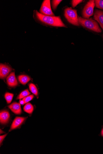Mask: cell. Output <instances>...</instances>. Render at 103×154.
Listing matches in <instances>:
<instances>
[{"mask_svg":"<svg viewBox=\"0 0 103 154\" xmlns=\"http://www.w3.org/2000/svg\"><path fill=\"white\" fill-rule=\"evenodd\" d=\"M34 18L37 22L44 25L67 27L59 16H46L42 14L37 10H34Z\"/></svg>","mask_w":103,"mask_h":154,"instance_id":"obj_1","label":"cell"},{"mask_svg":"<svg viewBox=\"0 0 103 154\" xmlns=\"http://www.w3.org/2000/svg\"><path fill=\"white\" fill-rule=\"evenodd\" d=\"M78 19L80 24L82 26L96 32H101L98 23L92 18L87 19L78 16Z\"/></svg>","mask_w":103,"mask_h":154,"instance_id":"obj_2","label":"cell"},{"mask_svg":"<svg viewBox=\"0 0 103 154\" xmlns=\"http://www.w3.org/2000/svg\"><path fill=\"white\" fill-rule=\"evenodd\" d=\"M64 15L69 23L75 26H80L76 10L72 9L71 8H66L64 10Z\"/></svg>","mask_w":103,"mask_h":154,"instance_id":"obj_3","label":"cell"},{"mask_svg":"<svg viewBox=\"0 0 103 154\" xmlns=\"http://www.w3.org/2000/svg\"><path fill=\"white\" fill-rule=\"evenodd\" d=\"M95 6V1L93 0H91L87 3L82 12L83 18L89 19L90 17L93 16Z\"/></svg>","mask_w":103,"mask_h":154,"instance_id":"obj_4","label":"cell"},{"mask_svg":"<svg viewBox=\"0 0 103 154\" xmlns=\"http://www.w3.org/2000/svg\"><path fill=\"white\" fill-rule=\"evenodd\" d=\"M39 11L40 13L43 15L55 16L51 8L50 0H45L43 1Z\"/></svg>","mask_w":103,"mask_h":154,"instance_id":"obj_5","label":"cell"},{"mask_svg":"<svg viewBox=\"0 0 103 154\" xmlns=\"http://www.w3.org/2000/svg\"><path fill=\"white\" fill-rule=\"evenodd\" d=\"M13 69L9 65L1 63L0 65V78L5 79L13 70Z\"/></svg>","mask_w":103,"mask_h":154,"instance_id":"obj_6","label":"cell"},{"mask_svg":"<svg viewBox=\"0 0 103 154\" xmlns=\"http://www.w3.org/2000/svg\"><path fill=\"white\" fill-rule=\"evenodd\" d=\"M6 80L8 85L10 87H16L18 85V82L14 72L10 73L7 77Z\"/></svg>","mask_w":103,"mask_h":154,"instance_id":"obj_7","label":"cell"},{"mask_svg":"<svg viewBox=\"0 0 103 154\" xmlns=\"http://www.w3.org/2000/svg\"><path fill=\"white\" fill-rule=\"evenodd\" d=\"M27 118V117H16L14 120L11 125L9 131L10 132L19 127Z\"/></svg>","mask_w":103,"mask_h":154,"instance_id":"obj_8","label":"cell"},{"mask_svg":"<svg viewBox=\"0 0 103 154\" xmlns=\"http://www.w3.org/2000/svg\"><path fill=\"white\" fill-rule=\"evenodd\" d=\"M10 118V114L9 112L6 110H3L0 113V122L2 124H7Z\"/></svg>","mask_w":103,"mask_h":154,"instance_id":"obj_9","label":"cell"},{"mask_svg":"<svg viewBox=\"0 0 103 154\" xmlns=\"http://www.w3.org/2000/svg\"><path fill=\"white\" fill-rule=\"evenodd\" d=\"M8 107L14 114L19 115L22 113V111L20 103L17 102L13 103L9 105Z\"/></svg>","mask_w":103,"mask_h":154,"instance_id":"obj_10","label":"cell"},{"mask_svg":"<svg viewBox=\"0 0 103 154\" xmlns=\"http://www.w3.org/2000/svg\"><path fill=\"white\" fill-rule=\"evenodd\" d=\"M94 18V19L99 23L103 30V11L95 10Z\"/></svg>","mask_w":103,"mask_h":154,"instance_id":"obj_11","label":"cell"},{"mask_svg":"<svg viewBox=\"0 0 103 154\" xmlns=\"http://www.w3.org/2000/svg\"><path fill=\"white\" fill-rule=\"evenodd\" d=\"M18 79L19 82L23 85H25L26 84L30 81L31 79L30 77L25 75H21L18 77Z\"/></svg>","mask_w":103,"mask_h":154,"instance_id":"obj_12","label":"cell"},{"mask_svg":"<svg viewBox=\"0 0 103 154\" xmlns=\"http://www.w3.org/2000/svg\"><path fill=\"white\" fill-rule=\"evenodd\" d=\"M24 110L28 114H31L34 110V106L30 103H27L24 106Z\"/></svg>","mask_w":103,"mask_h":154,"instance_id":"obj_13","label":"cell"},{"mask_svg":"<svg viewBox=\"0 0 103 154\" xmlns=\"http://www.w3.org/2000/svg\"><path fill=\"white\" fill-rule=\"evenodd\" d=\"M29 89L31 92L34 95L37 96L38 94V89L34 84L31 83L29 85Z\"/></svg>","mask_w":103,"mask_h":154,"instance_id":"obj_14","label":"cell"},{"mask_svg":"<svg viewBox=\"0 0 103 154\" xmlns=\"http://www.w3.org/2000/svg\"><path fill=\"white\" fill-rule=\"evenodd\" d=\"M31 93L29 92L28 89H26L22 92L18 96L17 98V100H21L23 99L25 97L30 95Z\"/></svg>","mask_w":103,"mask_h":154,"instance_id":"obj_15","label":"cell"},{"mask_svg":"<svg viewBox=\"0 0 103 154\" xmlns=\"http://www.w3.org/2000/svg\"><path fill=\"white\" fill-rule=\"evenodd\" d=\"M14 94L9 92L6 93L5 95V97L8 104H10L11 102Z\"/></svg>","mask_w":103,"mask_h":154,"instance_id":"obj_16","label":"cell"},{"mask_svg":"<svg viewBox=\"0 0 103 154\" xmlns=\"http://www.w3.org/2000/svg\"><path fill=\"white\" fill-rule=\"evenodd\" d=\"M95 3L96 8L103 10V0H95Z\"/></svg>","mask_w":103,"mask_h":154,"instance_id":"obj_17","label":"cell"},{"mask_svg":"<svg viewBox=\"0 0 103 154\" xmlns=\"http://www.w3.org/2000/svg\"><path fill=\"white\" fill-rule=\"evenodd\" d=\"M34 97V94H31L24 98L23 100L24 102V104L32 100L33 99Z\"/></svg>","mask_w":103,"mask_h":154,"instance_id":"obj_18","label":"cell"},{"mask_svg":"<svg viewBox=\"0 0 103 154\" xmlns=\"http://www.w3.org/2000/svg\"><path fill=\"white\" fill-rule=\"evenodd\" d=\"M62 1L61 0H53L52 1V7L53 9L55 10Z\"/></svg>","mask_w":103,"mask_h":154,"instance_id":"obj_19","label":"cell"},{"mask_svg":"<svg viewBox=\"0 0 103 154\" xmlns=\"http://www.w3.org/2000/svg\"><path fill=\"white\" fill-rule=\"evenodd\" d=\"M82 0H73L72 1V8H75L78 5L80 4L82 2Z\"/></svg>","mask_w":103,"mask_h":154,"instance_id":"obj_20","label":"cell"},{"mask_svg":"<svg viewBox=\"0 0 103 154\" xmlns=\"http://www.w3.org/2000/svg\"><path fill=\"white\" fill-rule=\"evenodd\" d=\"M8 135V134H6L3 135L1 136H0V144H1V145L3 143V141L4 140L5 137L7 136Z\"/></svg>","mask_w":103,"mask_h":154,"instance_id":"obj_21","label":"cell"},{"mask_svg":"<svg viewBox=\"0 0 103 154\" xmlns=\"http://www.w3.org/2000/svg\"><path fill=\"white\" fill-rule=\"evenodd\" d=\"M19 102H20L19 103L21 104V105H23L24 104V102L23 100H20Z\"/></svg>","mask_w":103,"mask_h":154,"instance_id":"obj_22","label":"cell"},{"mask_svg":"<svg viewBox=\"0 0 103 154\" xmlns=\"http://www.w3.org/2000/svg\"><path fill=\"white\" fill-rule=\"evenodd\" d=\"M101 135L103 137V128L102 129L101 133Z\"/></svg>","mask_w":103,"mask_h":154,"instance_id":"obj_23","label":"cell"},{"mask_svg":"<svg viewBox=\"0 0 103 154\" xmlns=\"http://www.w3.org/2000/svg\"><path fill=\"white\" fill-rule=\"evenodd\" d=\"M1 131H1V133H0V134H3L4 133H5V132L3 131H2L1 129V130H0Z\"/></svg>","mask_w":103,"mask_h":154,"instance_id":"obj_24","label":"cell"}]
</instances>
